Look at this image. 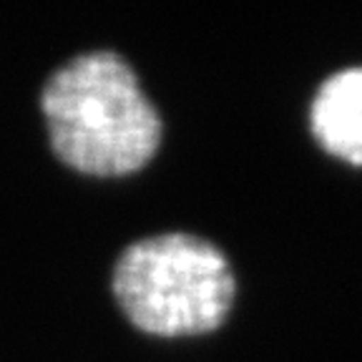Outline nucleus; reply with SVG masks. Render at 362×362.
Returning <instances> with one entry per match:
<instances>
[{
    "label": "nucleus",
    "instance_id": "obj_1",
    "mask_svg": "<svg viewBox=\"0 0 362 362\" xmlns=\"http://www.w3.org/2000/svg\"><path fill=\"white\" fill-rule=\"evenodd\" d=\"M40 113L58 161L98 179L141 171L164 136L161 113L116 51H88L58 66L40 88Z\"/></svg>",
    "mask_w": 362,
    "mask_h": 362
},
{
    "label": "nucleus",
    "instance_id": "obj_2",
    "mask_svg": "<svg viewBox=\"0 0 362 362\" xmlns=\"http://www.w3.org/2000/svg\"><path fill=\"white\" fill-rule=\"evenodd\" d=\"M111 289L136 329L153 337H194L224 325L237 282L216 244L166 232L136 239L121 252Z\"/></svg>",
    "mask_w": 362,
    "mask_h": 362
},
{
    "label": "nucleus",
    "instance_id": "obj_3",
    "mask_svg": "<svg viewBox=\"0 0 362 362\" xmlns=\"http://www.w3.org/2000/svg\"><path fill=\"white\" fill-rule=\"evenodd\" d=\"M310 129L329 156L362 166V66L322 81L310 106Z\"/></svg>",
    "mask_w": 362,
    "mask_h": 362
}]
</instances>
